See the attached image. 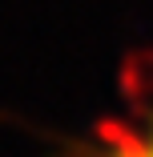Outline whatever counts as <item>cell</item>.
Masks as SVG:
<instances>
[{"instance_id":"obj_1","label":"cell","mask_w":153,"mask_h":157,"mask_svg":"<svg viewBox=\"0 0 153 157\" xmlns=\"http://www.w3.org/2000/svg\"><path fill=\"white\" fill-rule=\"evenodd\" d=\"M105 157H153V125L141 133H125V137H113Z\"/></svg>"}]
</instances>
